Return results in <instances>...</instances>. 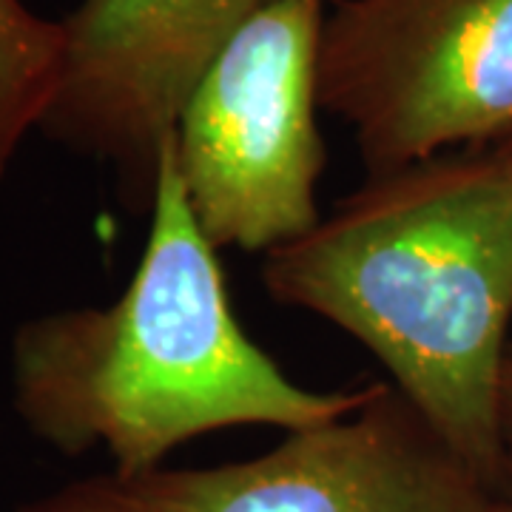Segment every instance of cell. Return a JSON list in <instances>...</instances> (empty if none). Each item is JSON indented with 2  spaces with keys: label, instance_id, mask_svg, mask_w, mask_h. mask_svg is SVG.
I'll return each instance as SVG.
<instances>
[{
  "label": "cell",
  "instance_id": "cell-1",
  "mask_svg": "<svg viewBox=\"0 0 512 512\" xmlns=\"http://www.w3.org/2000/svg\"><path fill=\"white\" fill-rule=\"evenodd\" d=\"M271 299L359 339L478 476L504 490L512 134L367 177L265 254Z\"/></svg>",
  "mask_w": 512,
  "mask_h": 512
},
{
  "label": "cell",
  "instance_id": "cell-2",
  "mask_svg": "<svg viewBox=\"0 0 512 512\" xmlns=\"http://www.w3.org/2000/svg\"><path fill=\"white\" fill-rule=\"evenodd\" d=\"M171 134L143 259L120 299L35 316L12 339L15 410L29 433L69 458L106 450L117 478L160 470L205 433L242 424L291 433L348 416L373 390H308L242 330L217 248L185 202Z\"/></svg>",
  "mask_w": 512,
  "mask_h": 512
},
{
  "label": "cell",
  "instance_id": "cell-3",
  "mask_svg": "<svg viewBox=\"0 0 512 512\" xmlns=\"http://www.w3.org/2000/svg\"><path fill=\"white\" fill-rule=\"evenodd\" d=\"M325 0H265L231 37L171 134L191 217L217 251H274L319 222L316 55Z\"/></svg>",
  "mask_w": 512,
  "mask_h": 512
},
{
  "label": "cell",
  "instance_id": "cell-4",
  "mask_svg": "<svg viewBox=\"0 0 512 512\" xmlns=\"http://www.w3.org/2000/svg\"><path fill=\"white\" fill-rule=\"evenodd\" d=\"M319 109L345 120L367 177L512 134V0H333Z\"/></svg>",
  "mask_w": 512,
  "mask_h": 512
},
{
  "label": "cell",
  "instance_id": "cell-5",
  "mask_svg": "<svg viewBox=\"0 0 512 512\" xmlns=\"http://www.w3.org/2000/svg\"><path fill=\"white\" fill-rule=\"evenodd\" d=\"M123 481L163 512H510L393 382L262 456Z\"/></svg>",
  "mask_w": 512,
  "mask_h": 512
},
{
  "label": "cell",
  "instance_id": "cell-6",
  "mask_svg": "<svg viewBox=\"0 0 512 512\" xmlns=\"http://www.w3.org/2000/svg\"><path fill=\"white\" fill-rule=\"evenodd\" d=\"M265 0H80L63 80L40 131L114 165L151 208L165 137L222 46Z\"/></svg>",
  "mask_w": 512,
  "mask_h": 512
},
{
  "label": "cell",
  "instance_id": "cell-7",
  "mask_svg": "<svg viewBox=\"0 0 512 512\" xmlns=\"http://www.w3.org/2000/svg\"><path fill=\"white\" fill-rule=\"evenodd\" d=\"M18 512H163L137 493L128 481L109 476L83 478L20 504Z\"/></svg>",
  "mask_w": 512,
  "mask_h": 512
},
{
  "label": "cell",
  "instance_id": "cell-8",
  "mask_svg": "<svg viewBox=\"0 0 512 512\" xmlns=\"http://www.w3.org/2000/svg\"><path fill=\"white\" fill-rule=\"evenodd\" d=\"M501 430L507 441V453L512 458V345L504 359V376H501Z\"/></svg>",
  "mask_w": 512,
  "mask_h": 512
},
{
  "label": "cell",
  "instance_id": "cell-9",
  "mask_svg": "<svg viewBox=\"0 0 512 512\" xmlns=\"http://www.w3.org/2000/svg\"><path fill=\"white\" fill-rule=\"evenodd\" d=\"M504 498H507V507L512 512V458L510 464H507V478H504Z\"/></svg>",
  "mask_w": 512,
  "mask_h": 512
}]
</instances>
